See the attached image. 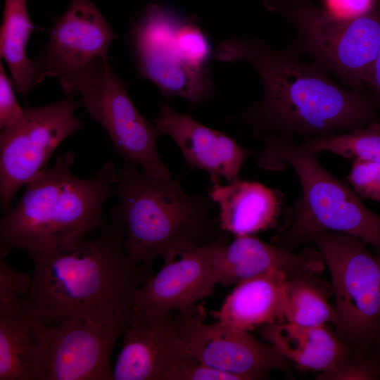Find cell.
<instances>
[{"mask_svg":"<svg viewBox=\"0 0 380 380\" xmlns=\"http://www.w3.org/2000/svg\"><path fill=\"white\" fill-rule=\"evenodd\" d=\"M213 56L223 62L248 61L258 72L263 84L261 101L229 120L252 127L259 138L301 135L306 140L377 122L378 108L370 93L343 88L322 66L304 63L291 51L234 37L221 42Z\"/></svg>","mask_w":380,"mask_h":380,"instance_id":"6da1fadb","label":"cell"},{"mask_svg":"<svg viewBox=\"0 0 380 380\" xmlns=\"http://www.w3.org/2000/svg\"><path fill=\"white\" fill-rule=\"evenodd\" d=\"M123 242L122 228L113 223L96 237L30 253L34 273L27 296L44 324L84 319L127 327L135 292L152 274L129 258Z\"/></svg>","mask_w":380,"mask_h":380,"instance_id":"7a4b0ae2","label":"cell"},{"mask_svg":"<svg viewBox=\"0 0 380 380\" xmlns=\"http://www.w3.org/2000/svg\"><path fill=\"white\" fill-rule=\"evenodd\" d=\"M72 151L58 156L53 164L25 185L20 201L0 220V252L11 249L46 253L94 231L108 229L102 209L114 194L117 171L106 163L95 177L72 175Z\"/></svg>","mask_w":380,"mask_h":380,"instance_id":"3957f363","label":"cell"},{"mask_svg":"<svg viewBox=\"0 0 380 380\" xmlns=\"http://www.w3.org/2000/svg\"><path fill=\"white\" fill-rule=\"evenodd\" d=\"M115 186L120 202L111 216L124 231V248L133 262H167L217 238L212 201L186 193L178 180L152 177L125 162Z\"/></svg>","mask_w":380,"mask_h":380,"instance_id":"277c9868","label":"cell"},{"mask_svg":"<svg viewBox=\"0 0 380 380\" xmlns=\"http://www.w3.org/2000/svg\"><path fill=\"white\" fill-rule=\"evenodd\" d=\"M265 144L259 158L264 167L288 164L301 186L293 207L292 224L276 244L288 247L306 242L312 234L334 232L355 236L380 254V216L367 208L350 185L319 163L317 153L277 136L260 137Z\"/></svg>","mask_w":380,"mask_h":380,"instance_id":"5b68a950","label":"cell"},{"mask_svg":"<svg viewBox=\"0 0 380 380\" xmlns=\"http://www.w3.org/2000/svg\"><path fill=\"white\" fill-rule=\"evenodd\" d=\"M306 242L315 245L330 274L334 331L352 353L374 357L380 342V254L339 232H316Z\"/></svg>","mask_w":380,"mask_h":380,"instance_id":"8992f818","label":"cell"},{"mask_svg":"<svg viewBox=\"0 0 380 380\" xmlns=\"http://www.w3.org/2000/svg\"><path fill=\"white\" fill-rule=\"evenodd\" d=\"M265 0L272 11H282L293 24V51L315 59L350 89L366 90L371 69L380 51V9L343 18L309 4Z\"/></svg>","mask_w":380,"mask_h":380,"instance_id":"52a82bcc","label":"cell"},{"mask_svg":"<svg viewBox=\"0 0 380 380\" xmlns=\"http://www.w3.org/2000/svg\"><path fill=\"white\" fill-rule=\"evenodd\" d=\"M65 94L78 93L91 117L106 130L115 152L125 162L139 165L156 178H170L171 172L157 150L160 135L136 108L125 83L109 63L96 58L60 77Z\"/></svg>","mask_w":380,"mask_h":380,"instance_id":"ba28073f","label":"cell"},{"mask_svg":"<svg viewBox=\"0 0 380 380\" xmlns=\"http://www.w3.org/2000/svg\"><path fill=\"white\" fill-rule=\"evenodd\" d=\"M81 101L72 96L53 103L24 108L20 118L0 133V205L11 207L18 191L46 164L57 147L81 128L75 115Z\"/></svg>","mask_w":380,"mask_h":380,"instance_id":"9c48e42d","label":"cell"},{"mask_svg":"<svg viewBox=\"0 0 380 380\" xmlns=\"http://www.w3.org/2000/svg\"><path fill=\"white\" fill-rule=\"evenodd\" d=\"M179 15L164 6L148 5L131 30V42L140 75L163 96L182 97L194 107L211 98L215 87L210 68L189 63L176 44L174 30Z\"/></svg>","mask_w":380,"mask_h":380,"instance_id":"30bf717a","label":"cell"},{"mask_svg":"<svg viewBox=\"0 0 380 380\" xmlns=\"http://www.w3.org/2000/svg\"><path fill=\"white\" fill-rule=\"evenodd\" d=\"M174 318L193 357L239 380L261 379L274 370H290V362L274 346L260 341L248 331L219 322L205 324L194 314L177 312Z\"/></svg>","mask_w":380,"mask_h":380,"instance_id":"8fae6325","label":"cell"},{"mask_svg":"<svg viewBox=\"0 0 380 380\" xmlns=\"http://www.w3.org/2000/svg\"><path fill=\"white\" fill-rule=\"evenodd\" d=\"M125 329L84 319L46 325L42 380H113L111 354Z\"/></svg>","mask_w":380,"mask_h":380,"instance_id":"7c38bea8","label":"cell"},{"mask_svg":"<svg viewBox=\"0 0 380 380\" xmlns=\"http://www.w3.org/2000/svg\"><path fill=\"white\" fill-rule=\"evenodd\" d=\"M123 335L113 380H177L192 357L171 313L151 315L134 308Z\"/></svg>","mask_w":380,"mask_h":380,"instance_id":"4fadbf2b","label":"cell"},{"mask_svg":"<svg viewBox=\"0 0 380 380\" xmlns=\"http://www.w3.org/2000/svg\"><path fill=\"white\" fill-rule=\"evenodd\" d=\"M226 241L227 237L222 234L164 262L156 274L148 277L137 289L134 308L151 315H167L172 311L195 315L196 304L214 292L213 252Z\"/></svg>","mask_w":380,"mask_h":380,"instance_id":"5bb4252c","label":"cell"},{"mask_svg":"<svg viewBox=\"0 0 380 380\" xmlns=\"http://www.w3.org/2000/svg\"><path fill=\"white\" fill-rule=\"evenodd\" d=\"M116 35L91 0H70L65 12L49 32L48 43L35 63L38 82L59 77L99 58L108 63V50Z\"/></svg>","mask_w":380,"mask_h":380,"instance_id":"9a60e30c","label":"cell"},{"mask_svg":"<svg viewBox=\"0 0 380 380\" xmlns=\"http://www.w3.org/2000/svg\"><path fill=\"white\" fill-rule=\"evenodd\" d=\"M212 265L215 284L225 286L272 271H281L290 279L304 273L320 274L325 269L315 247H307L296 253L253 234L236 236L232 242L220 243L213 252Z\"/></svg>","mask_w":380,"mask_h":380,"instance_id":"2e32d148","label":"cell"},{"mask_svg":"<svg viewBox=\"0 0 380 380\" xmlns=\"http://www.w3.org/2000/svg\"><path fill=\"white\" fill-rule=\"evenodd\" d=\"M154 125L160 134L176 142L186 165L208 172L213 184L222 179L228 183L239 179L243 164L253 153L225 133L201 124L189 113H177L168 103L160 105Z\"/></svg>","mask_w":380,"mask_h":380,"instance_id":"e0dca14e","label":"cell"},{"mask_svg":"<svg viewBox=\"0 0 380 380\" xmlns=\"http://www.w3.org/2000/svg\"><path fill=\"white\" fill-rule=\"evenodd\" d=\"M45 327L27 296L0 305V380H42Z\"/></svg>","mask_w":380,"mask_h":380,"instance_id":"ac0fdd59","label":"cell"},{"mask_svg":"<svg viewBox=\"0 0 380 380\" xmlns=\"http://www.w3.org/2000/svg\"><path fill=\"white\" fill-rule=\"evenodd\" d=\"M288 279L276 270L245 280L235 285L213 316L221 324L248 331L282 322Z\"/></svg>","mask_w":380,"mask_h":380,"instance_id":"d6986e66","label":"cell"},{"mask_svg":"<svg viewBox=\"0 0 380 380\" xmlns=\"http://www.w3.org/2000/svg\"><path fill=\"white\" fill-rule=\"evenodd\" d=\"M210 198L219 207L221 229L235 236L267 229L275 223L281 208L275 191L241 178L227 185L214 184Z\"/></svg>","mask_w":380,"mask_h":380,"instance_id":"ffe728a7","label":"cell"},{"mask_svg":"<svg viewBox=\"0 0 380 380\" xmlns=\"http://www.w3.org/2000/svg\"><path fill=\"white\" fill-rule=\"evenodd\" d=\"M260 331L289 362L303 370L322 372L352 353L327 324L282 321L262 326Z\"/></svg>","mask_w":380,"mask_h":380,"instance_id":"44dd1931","label":"cell"},{"mask_svg":"<svg viewBox=\"0 0 380 380\" xmlns=\"http://www.w3.org/2000/svg\"><path fill=\"white\" fill-rule=\"evenodd\" d=\"M34 27L27 0H5L0 27V55L9 68L14 89L24 98L39 84L37 65L26 51Z\"/></svg>","mask_w":380,"mask_h":380,"instance_id":"7402d4cb","label":"cell"},{"mask_svg":"<svg viewBox=\"0 0 380 380\" xmlns=\"http://www.w3.org/2000/svg\"><path fill=\"white\" fill-rule=\"evenodd\" d=\"M320 274L304 273L288 279L284 298V321L306 325L333 324L335 308L331 284Z\"/></svg>","mask_w":380,"mask_h":380,"instance_id":"603a6c76","label":"cell"},{"mask_svg":"<svg viewBox=\"0 0 380 380\" xmlns=\"http://www.w3.org/2000/svg\"><path fill=\"white\" fill-rule=\"evenodd\" d=\"M301 145L317 153L327 151L353 160L380 163V124L374 122L346 133L308 139Z\"/></svg>","mask_w":380,"mask_h":380,"instance_id":"cb8c5ba5","label":"cell"},{"mask_svg":"<svg viewBox=\"0 0 380 380\" xmlns=\"http://www.w3.org/2000/svg\"><path fill=\"white\" fill-rule=\"evenodd\" d=\"M380 379V365L373 356L351 353L329 369L320 372L319 380H376Z\"/></svg>","mask_w":380,"mask_h":380,"instance_id":"d4e9b609","label":"cell"},{"mask_svg":"<svg viewBox=\"0 0 380 380\" xmlns=\"http://www.w3.org/2000/svg\"><path fill=\"white\" fill-rule=\"evenodd\" d=\"M347 179L360 198L380 203V163L353 160Z\"/></svg>","mask_w":380,"mask_h":380,"instance_id":"484cf974","label":"cell"},{"mask_svg":"<svg viewBox=\"0 0 380 380\" xmlns=\"http://www.w3.org/2000/svg\"><path fill=\"white\" fill-rule=\"evenodd\" d=\"M0 305L15 303L28 295L32 276L13 269L0 255Z\"/></svg>","mask_w":380,"mask_h":380,"instance_id":"4316f807","label":"cell"},{"mask_svg":"<svg viewBox=\"0 0 380 380\" xmlns=\"http://www.w3.org/2000/svg\"><path fill=\"white\" fill-rule=\"evenodd\" d=\"M13 83L7 76L2 62H0V128L11 126L21 117L23 108L15 95Z\"/></svg>","mask_w":380,"mask_h":380,"instance_id":"83f0119b","label":"cell"},{"mask_svg":"<svg viewBox=\"0 0 380 380\" xmlns=\"http://www.w3.org/2000/svg\"><path fill=\"white\" fill-rule=\"evenodd\" d=\"M177 380H239L231 374L211 367L192 357L182 367Z\"/></svg>","mask_w":380,"mask_h":380,"instance_id":"f1b7e54d","label":"cell"},{"mask_svg":"<svg viewBox=\"0 0 380 380\" xmlns=\"http://www.w3.org/2000/svg\"><path fill=\"white\" fill-rule=\"evenodd\" d=\"M327 10L343 18L362 15L374 8V0H325Z\"/></svg>","mask_w":380,"mask_h":380,"instance_id":"f546056e","label":"cell"},{"mask_svg":"<svg viewBox=\"0 0 380 380\" xmlns=\"http://www.w3.org/2000/svg\"><path fill=\"white\" fill-rule=\"evenodd\" d=\"M366 87L370 90L378 108H380V51L369 74Z\"/></svg>","mask_w":380,"mask_h":380,"instance_id":"4dcf8cb0","label":"cell"},{"mask_svg":"<svg viewBox=\"0 0 380 380\" xmlns=\"http://www.w3.org/2000/svg\"><path fill=\"white\" fill-rule=\"evenodd\" d=\"M374 357L376 359V360L378 361V362L379 363L380 365V342L379 343V346L374 354Z\"/></svg>","mask_w":380,"mask_h":380,"instance_id":"1f68e13d","label":"cell"}]
</instances>
